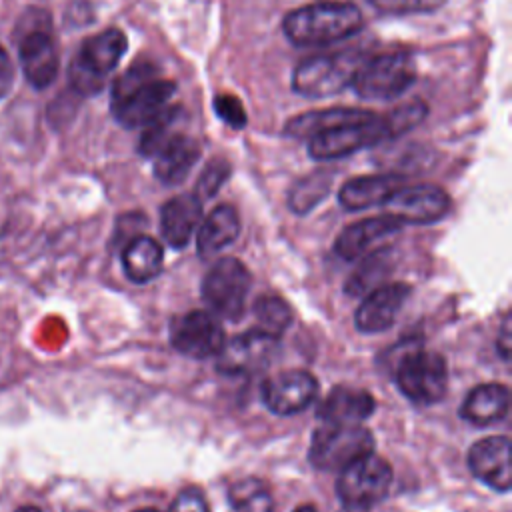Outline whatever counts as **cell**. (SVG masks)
Wrapping results in <instances>:
<instances>
[{"label": "cell", "instance_id": "obj_19", "mask_svg": "<svg viewBox=\"0 0 512 512\" xmlns=\"http://www.w3.org/2000/svg\"><path fill=\"white\" fill-rule=\"evenodd\" d=\"M202 222V200L194 192L178 194L160 208V230L172 248H184Z\"/></svg>", "mask_w": 512, "mask_h": 512}, {"label": "cell", "instance_id": "obj_26", "mask_svg": "<svg viewBox=\"0 0 512 512\" xmlns=\"http://www.w3.org/2000/svg\"><path fill=\"white\" fill-rule=\"evenodd\" d=\"M162 260H164V250L160 242L146 234H138L130 238L122 248L124 274L134 284H144L154 280L162 270Z\"/></svg>", "mask_w": 512, "mask_h": 512}, {"label": "cell", "instance_id": "obj_20", "mask_svg": "<svg viewBox=\"0 0 512 512\" xmlns=\"http://www.w3.org/2000/svg\"><path fill=\"white\" fill-rule=\"evenodd\" d=\"M374 408L376 400L368 390L336 386L320 400L316 416L320 418V422L362 424L374 414Z\"/></svg>", "mask_w": 512, "mask_h": 512}, {"label": "cell", "instance_id": "obj_15", "mask_svg": "<svg viewBox=\"0 0 512 512\" xmlns=\"http://www.w3.org/2000/svg\"><path fill=\"white\" fill-rule=\"evenodd\" d=\"M266 408L278 416H292L306 410L318 396V380L308 370H284L262 382Z\"/></svg>", "mask_w": 512, "mask_h": 512}, {"label": "cell", "instance_id": "obj_9", "mask_svg": "<svg viewBox=\"0 0 512 512\" xmlns=\"http://www.w3.org/2000/svg\"><path fill=\"white\" fill-rule=\"evenodd\" d=\"M392 478L394 474L388 460L370 452L338 472L336 496L346 510L370 512L372 506L386 498Z\"/></svg>", "mask_w": 512, "mask_h": 512}, {"label": "cell", "instance_id": "obj_18", "mask_svg": "<svg viewBox=\"0 0 512 512\" xmlns=\"http://www.w3.org/2000/svg\"><path fill=\"white\" fill-rule=\"evenodd\" d=\"M404 224H400L396 218L382 214L374 218L358 220L350 226H346L334 240V252L342 260H356L362 258L374 250L384 248V240L398 234Z\"/></svg>", "mask_w": 512, "mask_h": 512}, {"label": "cell", "instance_id": "obj_17", "mask_svg": "<svg viewBox=\"0 0 512 512\" xmlns=\"http://www.w3.org/2000/svg\"><path fill=\"white\" fill-rule=\"evenodd\" d=\"M410 290L412 288L404 282L380 284L378 288L370 290L354 314L356 328L364 334L388 330L396 322L404 302L410 296Z\"/></svg>", "mask_w": 512, "mask_h": 512}, {"label": "cell", "instance_id": "obj_27", "mask_svg": "<svg viewBox=\"0 0 512 512\" xmlns=\"http://www.w3.org/2000/svg\"><path fill=\"white\" fill-rule=\"evenodd\" d=\"M184 118L182 106H166L154 120H150L140 134L138 152L146 158H154L160 148H164L176 134H180V124Z\"/></svg>", "mask_w": 512, "mask_h": 512}, {"label": "cell", "instance_id": "obj_5", "mask_svg": "<svg viewBox=\"0 0 512 512\" xmlns=\"http://www.w3.org/2000/svg\"><path fill=\"white\" fill-rule=\"evenodd\" d=\"M368 56L360 50L316 54L292 72V88L306 98H326L352 86L354 76Z\"/></svg>", "mask_w": 512, "mask_h": 512}, {"label": "cell", "instance_id": "obj_8", "mask_svg": "<svg viewBox=\"0 0 512 512\" xmlns=\"http://www.w3.org/2000/svg\"><path fill=\"white\" fill-rule=\"evenodd\" d=\"M416 82V62L410 52L394 50L370 56L358 68L352 88L364 100H392Z\"/></svg>", "mask_w": 512, "mask_h": 512}, {"label": "cell", "instance_id": "obj_38", "mask_svg": "<svg viewBox=\"0 0 512 512\" xmlns=\"http://www.w3.org/2000/svg\"><path fill=\"white\" fill-rule=\"evenodd\" d=\"M496 344H498V350H500L502 358H508L510 356V324H508V316H504V324L500 328V336H498Z\"/></svg>", "mask_w": 512, "mask_h": 512}, {"label": "cell", "instance_id": "obj_40", "mask_svg": "<svg viewBox=\"0 0 512 512\" xmlns=\"http://www.w3.org/2000/svg\"><path fill=\"white\" fill-rule=\"evenodd\" d=\"M16 512H42V510H40V508H36V506H30V504H28V506H20Z\"/></svg>", "mask_w": 512, "mask_h": 512}, {"label": "cell", "instance_id": "obj_29", "mask_svg": "<svg viewBox=\"0 0 512 512\" xmlns=\"http://www.w3.org/2000/svg\"><path fill=\"white\" fill-rule=\"evenodd\" d=\"M332 180H334V174L324 172V170L312 172V174L296 180L286 196L288 208L296 214H308L318 202H322L326 198V194L332 188Z\"/></svg>", "mask_w": 512, "mask_h": 512}, {"label": "cell", "instance_id": "obj_34", "mask_svg": "<svg viewBox=\"0 0 512 512\" xmlns=\"http://www.w3.org/2000/svg\"><path fill=\"white\" fill-rule=\"evenodd\" d=\"M212 106H214L216 116L220 120H224L230 128L242 130L246 126L248 116H246L244 104L234 94H216Z\"/></svg>", "mask_w": 512, "mask_h": 512}, {"label": "cell", "instance_id": "obj_22", "mask_svg": "<svg viewBox=\"0 0 512 512\" xmlns=\"http://www.w3.org/2000/svg\"><path fill=\"white\" fill-rule=\"evenodd\" d=\"M200 144L186 132L176 134L164 148L154 156L152 172L154 178L166 186L180 184L200 158Z\"/></svg>", "mask_w": 512, "mask_h": 512}, {"label": "cell", "instance_id": "obj_35", "mask_svg": "<svg viewBox=\"0 0 512 512\" xmlns=\"http://www.w3.org/2000/svg\"><path fill=\"white\" fill-rule=\"evenodd\" d=\"M380 12L404 14V12H424L440 6L444 0H370Z\"/></svg>", "mask_w": 512, "mask_h": 512}, {"label": "cell", "instance_id": "obj_4", "mask_svg": "<svg viewBox=\"0 0 512 512\" xmlns=\"http://www.w3.org/2000/svg\"><path fill=\"white\" fill-rule=\"evenodd\" d=\"M16 44L22 70L34 88H46L58 74V50L46 10L30 8L16 26Z\"/></svg>", "mask_w": 512, "mask_h": 512}, {"label": "cell", "instance_id": "obj_30", "mask_svg": "<svg viewBox=\"0 0 512 512\" xmlns=\"http://www.w3.org/2000/svg\"><path fill=\"white\" fill-rule=\"evenodd\" d=\"M228 502L232 512H272V494L266 482L260 478H242L228 490Z\"/></svg>", "mask_w": 512, "mask_h": 512}, {"label": "cell", "instance_id": "obj_23", "mask_svg": "<svg viewBox=\"0 0 512 512\" xmlns=\"http://www.w3.org/2000/svg\"><path fill=\"white\" fill-rule=\"evenodd\" d=\"M404 178L400 174H370L346 180L338 190V202L344 210L358 212L370 206H380Z\"/></svg>", "mask_w": 512, "mask_h": 512}, {"label": "cell", "instance_id": "obj_24", "mask_svg": "<svg viewBox=\"0 0 512 512\" xmlns=\"http://www.w3.org/2000/svg\"><path fill=\"white\" fill-rule=\"evenodd\" d=\"M510 408L508 386L488 382L474 386L460 406V416L474 426H490L506 418Z\"/></svg>", "mask_w": 512, "mask_h": 512}, {"label": "cell", "instance_id": "obj_32", "mask_svg": "<svg viewBox=\"0 0 512 512\" xmlns=\"http://www.w3.org/2000/svg\"><path fill=\"white\" fill-rule=\"evenodd\" d=\"M428 114V106L422 100H412L402 104L400 108H394L390 114L382 116L384 118V126H386V134L388 140L402 136L404 132L412 130L414 126H418Z\"/></svg>", "mask_w": 512, "mask_h": 512}, {"label": "cell", "instance_id": "obj_31", "mask_svg": "<svg viewBox=\"0 0 512 512\" xmlns=\"http://www.w3.org/2000/svg\"><path fill=\"white\" fill-rule=\"evenodd\" d=\"M256 328L280 338L288 326L292 324V310L290 306L276 294L260 296L252 306Z\"/></svg>", "mask_w": 512, "mask_h": 512}, {"label": "cell", "instance_id": "obj_21", "mask_svg": "<svg viewBox=\"0 0 512 512\" xmlns=\"http://www.w3.org/2000/svg\"><path fill=\"white\" fill-rule=\"evenodd\" d=\"M378 114L372 110H362V108H348V106H338V108H326V110H312V112H302L298 116H292L284 124V134L290 138H312L316 134H322L326 130L344 126V124H358V122H368L374 120Z\"/></svg>", "mask_w": 512, "mask_h": 512}, {"label": "cell", "instance_id": "obj_16", "mask_svg": "<svg viewBox=\"0 0 512 512\" xmlns=\"http://www.w3.org/2000/svg\"><path fill=\"white\" fill-rule=\"evenodd\" d=\"M468 468L496 492H508L512 486V446L508 436H488L474 442L468 450Z\"/></svg>", "mask_w": 512, "mask_h": 512}, {"label": "cell", "instance_id": "obj_3", "mask_svg": "<svg viewBox=\"0 0 512 512\" xmlns=\"http://www.w3.org/2000/svg\"><path fill=\"white\" fill-rule=\"evenodd\" d=\"M128 48V38L118 28H108L82 42L68 68V80L76 94H98L108 74L118 66Z\"/></svg>", "mask_w": 512, "mask_h": 512}, {"label": "cell", "instance_id": "obj_14", "mask_svg": "<svg viewBox=\"0 0 512 512\" xmlns=\"http://www.w3.org/2000/svg\"><path fill=\"white\" fill-rule=\"evenodd\" d=\"M382 140H388V134H386L384 118L378 114L374 120L344 124L312 136L308 144V152L316 160H338L362 148L374 146Z\"/></svg>", "mask_w": 512, "mask_h": 512}, {"label": "cell", "instance_id": "obj_13", "mask_svg": "<svg viewBox=\"0 0 512 512\" xmlns=\"http://www.w3.org/2000/svg\"><path fill=\"white\" fill-rule=\"evenodd\" d=\"M278 348V338L260 330L250 328L242 334L224 340L216 354V368L226 376H246L262 370L272 360Z\"/></svg>", "mask_w": 512, "mask_h": 512}, {"label": "cell", "instance_id": "obj_1", "mask_svg": "<svg viewBox=\"0 0 512 512\" xmlns=\"http://www.w3.org/2000/svg\"><path fill=\"white\" fill-rule=\"evenodd\" d=\"M176 92V82L160 78L152 62H134L112 84L110 110L124 128H144Z\"/></svg>", "mask_w": 512, "mask_h": 512}, {"label": "cell", "instance_id": "obj_10", "mask_svg": "<svg viewBox=\"0 0 512 512\" xmlns=\"http://www.w3.org/2000/svg\"><path fill=\"white\" fill-rule=\"evenodd\" d=\"M250 288V270L238 258L224 256L204 274L202 298L212 314L226 320H238L244 314Z\"/></svg>", "mask_w": 512, "mask_h": 512}, {"label": "cell", "instance_id": "obj_7", "mask_svg": "<svg viewBox=\"0 0 512 512\" xmlns=\"http://www.w3.org/2000/svg\"><path fill=\"white\" fill-rule=\"evenodd\" d=\"M374 450V436L362 424L322 422L310 442L308 458L316 470L340 472L350 462Z\"/></svg>", "mask_w": 512, "mask_h": 512}, {"label": "cell", "instance_id": "obj_6", "mask_svg": "<svg viewBox=\"0 0 512 512\" xmlns=\"http://www.w3.org/2000/svg\"><path fill=\"white\" fill-rule=\"evenodd\" d=\"M398 390L416 406H430L444 398L448 388L446 360L432 350L412 346L394 366Z\"/></svg>", "mask_w": 512, "mask_h": 512}, {"label": "cell", "instance_id": "obj_25", "mask_svg": "<svg viewBox=\"0 0 512 512\" xmlns=\"http://www.w3.org/2000/svg\"><path fill=\"white\" fill-rule=\"evenodd\" d=\"M240 234V216L234 206L220 204L200 222L196 230V250L202 258L218 254Z\"/></svg>", "mask_w": 512, "mask_h": 512}, {"label": "cell", "instance_id": "obj_36", "mask_svg": "<svg viewBox=\"0 0 512 512\" xmlns=\"http://www.w3.org/2000/svg\"><path fill=\"white\" fill-rule=\"evenodd\" d=\"M168 512H210V510L204 494L198 488L188 486L176 494Z\"/></svg>", "mask_w": 512, "mask_h": 512}, {"label": "cell", "instance_id": "obj_12", "mask_svg": "<svg viewBox=\"0 0 512 512\" xmlns=\"http://www.w3.org/2000/svg\"><path fill=\"white\" fill-rule=\"evenodd\" d=\"M170 344L188 358L206 360L220 352L224 330L218 316L210 310H190L172 318Z\"/></svg>", "mask_w": 512, "mask_h": 512}, {"label": "cell", "instance_id": "obj_11", "mask_svg": "<svg viewBox=\"0 0 512 512\" xmlns=\"http://www.w3.org/2000/svg\"><path fill=\"white\" fill-rule=\"evenodd\" d=\"M380 206L400 224H432L448 214L450 196L436 184H402Z\"/></svg>", "mask_w": 512, "mask_h": 512}, {"label": "cell", "instance_id": "obj_41", "mask_svg": "<svg viewBox=\"0 0 512 512\" xmlns=\"http://www.w3.org/2000/svg\"><path fill=\"white\" fill-rule=\"evenodd\" d=\"M134 512H160L156 508H140V510H134Z\"/></svg>", "mask_w": 512, "mask_h": 512}, {"label": "cell", "instance_id": "obj_33", "mask_svg": "<svg viewBox=\"0 0 512 512\" xmlns=\"http://www.w3.org/2000/svg\"><path fill=\"white\" fill-rule=\"evenodd\" d=\"M230 176V164L222 158H214L210 160L202 174L198 176V182H196V190L194 194L200 198V200H206V198H212L220 188L222 184L228 180Z\"/></svg>", "mask_w": 512, "mask_h": 512}, {"label": "cell", "instance_id": "obj_39", "mask_svg": "<svg viewBox=\"0 0 512 512\" xmlns=\"http://www.w3.org/2000/svg\"><path fill=\"white\" fill-rule=\"evenodd\" d=\"M294 512H316V506L314 504H300Z\"/></svg>", "mask_w": 512, "mask_h": 512}, {"label": "cell", "instance_id": "obj_37", "mask_svg": "<svg viewBox=\"0 0 512 512\" xmlns=\"http://www.w3.org/2000/svg\"><path fill=\"white\" fill-rule=\"evenodd\" d=\"M12 82H14V66L6 50L0 46V100L10 92Z\"/></svg>", "mask_w": 512, "mask_h": 512}, {"label": "cell", "instance_id": "obj_28", "mask_svg": "<svg viewBox=\"0 0 512 512\" xmlns=\"http://www.w3.org/2000/svg\"><path fill=\"white\" fill-rule=\"evenodd\" d=\"M392 264L388 258V250L380 248L366 256H362V262L356 266V270L348 276L344 290L348 296H366L370 290L378 288L382 280L388 276Z\"/></svg>", "mask_w": 512, "mask_h": 512}, {"label": "cell", "instance_id": "obj_2", "mask_svg": "<svg viewBox=\"0 0 512 512\" xmlns=\"http://www.w3.org/2000/svg\"><path fill=\"white\" fill-rule=\"evenodd\" d=\"M364 26L360 8L352 2H314L288 12L284 36L296 46H326L354 36Z\"/></svg>", "mask_w": 512, "mask_h": 512}]
</instances>
